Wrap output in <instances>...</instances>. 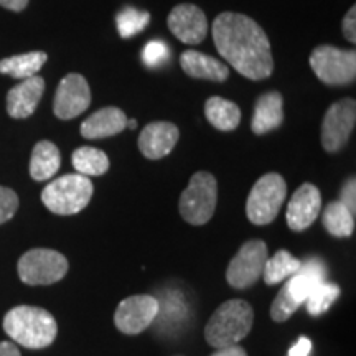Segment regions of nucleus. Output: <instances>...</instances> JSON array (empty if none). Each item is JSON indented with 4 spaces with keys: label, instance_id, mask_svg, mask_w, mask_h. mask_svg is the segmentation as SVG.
<instances>
[{
    "label": "nucleus",
    "instance_id": "obj_29",
    "mask_svg": "<svg viewBox=\"0 0 356 356\" xmlns=\"http://www.w3.org/2000/svg\"><path fill=\"white\" fill-rule=\"evenodd\" d=\"M168 58H170V50H168L167 43L162 42V40H152L142 50V61L149 68H159V66L165 65Z\"/></svg>",
    "mask_w": 356,
    "mask_h": 356
},
{
    "label": "nucleus",
    "instance_id": "obj_34",
    "mask_svg": "<svg viewBox=\"0 0 356 356\" xmlns=\"http://www.w3.org/2000/svg\"><path fill=\"white\" fill-rule=\"evenodd\" d=\"M211 356H248V353L246 350L241 348L239 345H233V346H226V348L216 350Z\"/></svg>",
    "mask_w": 356,
    "mask_h": 356
},
{
    "label": "nucleus",
    "instance_id": "obj_10",
    "mask_svg": "<svg viewBox=\"0 0 356 356\" xmlns=\"http://www.w3.org/2000/svg\"><path fill=\"white\" fill-rule=\"evenodd\" d=\"M356 122L355 99H340L328 108L322 122V145L328 154L340 152L348 142Z\"/></svg>",
    "mask_w": 356,
    "mask_h": 356
},
{
    "label": "nucleus",
    "instance_id": "obj_12",
    "mask_svg": "<svg viewBox=\"0 0 356 356\" xmlns=\"http://www.w3.org/2000/svg\"><path fill=\"white\" fill-rule=\"evenodd\" d=\"M91 104V91L86 78L78 73H70L58 84L55 101H53V113L56 118L70 121L78 118Z\"/></svg>",
    "mask_w": 356,
    "mask_h": 356
},
{
    "label": "nucleus",
    "instance_id": "obj_21",
    "mask_svg": "<svg viewBox=\"0 0 356 356\" xmlns=\"http://www.w3.org/2000/svg\"><path fill=\"white\" fill-rule=\"evenodd\" d=\"M204 115L213 127L222 132L234 131L241 124V109L238 104L220 96H213L204 102Z\"/></svg>",
    "mask_w": 356,
    "mask_h": 356
},
{
    "label": "nucleus",
    "instance_id": "obj_5",
    "mask_svg": "<svg viewBox=\"0 0 356 356\" xmlns=\"http://www.w3.org/2000/svg\"><path fill=\"white\" fill-rule=\"evenodd\" d=\"M218 181L210 172H197L190 178L178 203L181 218L193 226L207 225L215 215Z\"/></svg>",
    "mask_w": 356,
    "mask_h": 356
},
{
    "label": "nucleus",
    "instance_id": "obj_2",
    "mask_svg": "<svg viewBox=\"0 0 356 356\" xmlns=\"http://www.w3.org/2000/svg\"><path fill=\"white\" fill-rule=\"evenodd\" d=\"M3 330L15 343L40 350L50 346L58 335L56 320L48 310L32 305H19L7 312Z\"/></svg>",
    "mask_w": 356,
    "mask_h": 356
},
{
    "label": "nucleus",
    "instance_id": "obj_6",
    "mask_svg": "<svg viewBox=\"0 0 356 356\" xmlns=\"http://www.w3.org/2000/svg\"><path fill=\"white\" fill-rule=\"evenodd\" d=\"M287 197L286 180L279 173H266L252 186L248 197L246 215L252 225L264 226L277 218Z\"/></svg>",
    "mask_w": 356,
    "mask_h": 356
},
{
    "label": "nucleus",
    "instance_id": "obj_27",
    "mask_svg": "<svg viewBox=\"0 0 356 356\" xmlns=\"http://www.w3.org/2000/svg\"><path fill=\"white\" fill-rule=\"evenodd\" d=\"M150 15L145 10H137L134 7H126L115 17V24H118V32L122 38H132L137 33L149 25Z\"/></svg>",
    "mask_w": 356,
    "mask_h": 356
},
{
    "label": "nucleus",
    "instance_id": "obj_17",
    "mask_svg": "<svg viewBox=\"0 0 356 356\" xmlns=\"http://www.w3.org/2000/svg\"><path fill=\"white\" fill-rule=\"evenodd\" d=\"M127 127V115L124 114L122 109L114 108H102L91 114L86 121L81 124V136L84 139L96 140L106 139L121 134Z\"/></svg>",
    "mask_w": 356,
    "mask_h": 356
},
{
    "label": "nucleus",
    "instance_id": "obj_22",
    "mask_svg": "<svg viewBox=\"0 0 356 356\" xmlns=\"http://www.w3.org/2000/svg\"><path fill=\"white\" fill-rule=\"evenodd\" d=\"M48 56L44 51H29L0 61V73L15 79L32 78L43 68Z\"/></svg>",
    "mask_w": 356,
    "mask_h": 356
},
{
    "label": "nucleus",
    "instance_id": "obj_19",
    "mask_svg": "<svg viewBox=\"0 0 356 356\" xmlns=\"http://www.w3.org/2000/svg\"><path fill=\"white\" fill-rule=\"evenodd\" d=\"M284 122V99L277 91H269L259 96L256 101L254 114H252L251 129L256 136L275 131Z\"/></svg>",
    "mask_w": 356,
    "mask_h": 356
},
{
    "label": "nucleus",
    "instance_id": "obj_1",
    "mask_svg": "<svg viewBox=\"0 0 356 356\" xmlns=\"http://www.w3.org/2000/svg\"><path fill=\"white\" fill-rule=\"evenodd\" d=\"M213 42L218 53L241 76L261 81L273 74L270 42L251 17L236 12L220 13L213 22Z\"/></svg>",
    "mask_w": 356,
    "mask_h": 356
},
{
    "label": "nucleus",
    "instance_id": "obj_3",
    "mask_svg": "<svg viewBox=\"0 0 356 356\" xmlns=\"http://www.w3.org/2000/svg\"><path fill=\"white\" fill-rule=\"evenodd\" d=\"M254 323V310L246 300H226L213 312L204 327L208 345L220 350L244 340Z\"/></svg>",
    "mask_w": 356,
    "mask_h": 356
},
{
    "label": "nucleus",
    "instance_id": "obj_36",
    "mask_svg": "<svg viewBox=\"0 0 356 356\" xmlns=\"http://www.w3.org/2000/svg\"><path fill=\"white\" fill-rule=\"evenodd\" d=\"M0 356H22L20 350L10 341H0Z\"/></svg>",
    "mask_w": 356,
    "mask_h": 356
},
{
    "label": "nucleus",
    "instance_id": "obj_28",
    "mask_svg": "<svg viewBox=\"0 0 356 356\" xmlns=\"http://www.w3.org/2000/svg\"><path fill=\"white\" fill-rule=\"evenodd\" d=\"M299 307V302L293 300L291 293L287 292V289L282 287L277 296H275L273 305H270V318L279 323L286 322V320H289L293 314H296Z\"/></svg>",
    "mask_w": 356,
    "mask_h": 356
},
{
    "label": "nucleus",
    "instance_id": "obj_24",
    "mask_svg": "<svg viewBox=\"0 0 356 356\" xmlns=\"http://www.w3.org/2000/svg\"><path fill=\"white\" fill-rule=\"evenodd\" d=\"M74 170L84 177H101L109 170V159L95 147H79L71 155Z\"/></svg>",
    "mask_w": 356,
    "mask_h": 356
},
{
    "label": "nucleus",
    "instance_id": "obj_33",
    "mask_svg": "<svg viewBox=\"0 0 356 356\" xmlns=\"http://www.w3.org/2000/svg\"><path fill=\"white\" fill-rule=\"evenodd\" d=\"M312 351V341L307 337H300L297 343L289 350L287 356H309Z\"/></svg>",
    "mask_w": 356,
    "mask_h": 356
},
{
    "label": "nucleus",
    "instance_id": "obj_11",
    "mask_svg": "<svg viewBox=\"0 0 356 356\" xmlns=\"http://www.w3.org/2000/svg\"><path fill=\"white\" fill-rule=\"evenodd\" d=\"M160 312V302L154 296H132L118 305L114 323L126 335H139L152 325Z\"/></svg>",
    "mask_w": 356,
    "mask_h": 356
},
{
    "label": "nucleus",
    "instance_id": "obj_13",
    "mask_svg": "<svg viewBox=\"0 0 356 356\" xmlns=\"http://www.w3.org/2000/svg\"><path fill=\"white\" fill-rule=\"evenodd\" d=\"M168 29L181 43L198 44L207 38L208 20L202 8L193 3H180L168 15Z\"/></svg>",
    "mask_w": 356,
    "mask_h": 356
},
{
    "label": "nucleus",
    "instance_id": "obj_25",
    "mask_svg": "<svg viewBox=\"0 0 356 356\" xmlns=\"http://www.w3.org/2000/svg\"><path fill=\"white\" fill-rule=\"evenodd\" d=\"M300 264L302 262L296 259L291 252L286 251V249H280L270 259H267L262 279H264L267 286H275V284L284 282V280L296 274Z\"/></svg>",
    "mask_w": 356,
    "mask_h": 356
},
{
    "label": "nucleus",
    "instance_id": "obj_15",
    "mask_svg": "<svg viewBox=\"0 0 356 356\" xmlns=\"http://www.w3.org/2000/svg\"><path fill=\"white\" fill-rule=\"evenodd\" d=\"M178 139H180V131L175 124L157 121L147 124L142 129L137 144L145 159L159 160L167 157L175 149Z\"/></svg>",
    "mask_w": 356,
    "mask_h": 356
},
{
    "label": "nucleus",
    "instance_id": "obj_23",
    "mask_svg": "<svg viewBox=\"0 0 356 356\" xmlns=\"http://www.w3.org/2000/svg\"><path fill=\"white\" fill-rule=\"evenodd\" d=\"M322 221L325 229L335 238H350L355 231V215L340 200L325 207Z\"/></svg>",
    "mask_w": 356,
    "mask_h": 356
},
{
    "label": "nucleus",
    "instance_id": "obj_4",
    "mask_svg": "<svg viewBox=\"0 0 356 356\" xmlns=\"http://www.w3.org/2000/svg\"><path fill=\"white\" fill-rule=\"evenodd\" d=\"M92 193L95 186L89 177H84L81 173H70L44 186L42 202L55 215L70 216L83 211L91 202Z\"/></svg>",
    "mask_w": 356,
    "mask_h": 356
},
{
    "label": "nucleus",
    "instance_id": "obj_9",
    "mask_svg": "<svg viewBox=\"0 0 356 356\" xmlns=\"http://www.w3.org/2000/svg\"><path fill=\"white\" fill-rule=\"evenodd\" d=\"M269 259V249L261 239H251L239 248L238 254L229 261L226 280L234 289L252 287L262 277Z\"/></svg>",
    "mask_w": 356,
    "mask_h": 356
},
{
    "label": "nucleus",
    "instance_id": "obj_8",
    "mask_svg": "<svg viewBox=\"0 0 356 356\" xmlns=\"http://www.w3.org/2000/svg\"><path fill=\"white\" fill-rule=\"evenodd\" d=\"M68 259L55 249L37 248L26 251L19 259V275L29 286H50L68 273Z\"/></svg>",
    "mask_w": 356,
    "mask_h": 356
},
{
    "label": "nucleus",
    "instance_id": "obj_16",
    "mask_svg": "<svg viewBox=\"0 0 356 356\" xmlns=\"http://www.w3.org/2000/svg\"><path fill=\"white\" fill-rule=\"evenodd\" d=\"M44 91V81L35 74L32 78L22 79L7 95V113L13 119L30 118L38 108Z\"/></svg>",
    "mask_w": 356,
    "mask_h": 356
},
{
    "label": "nucleus",
    "instance_id": "obj_7",
    "mask_svg": "<svg viewBox=\"0 0 356 356\" xmlns=\"http://www.w3.org/2000/svg\"><path fill=\"white\" fill-rule=\"evenodd\" d=\"M309 63L312 71L327 86H345V84L355 83V50H340L330 44H322L312 51Z\"/></svg>",
    "mask_w": 356,
    "mask_h": 356
},
{
    "label": "nucleus",
    "instance_id": "obj_35",
    "mask_svg": "<svg viewBox=\"0 0 356 356\" xmlns=\"http://www.w3.org/2000/svg\"><path fill=\"white\" fill-rule=\"evenodd\" d=\"M0 6L12 12H22L29 6V0H0Z\"/></svg>",
    "mask_w": 356,
    "mask_h": 356
},
{
    "label": "nucleus",
    "instance_id": "obj_37",
    "mask_svg": "<svg viewBox=\"0 0 356 356\" xmlns=\"http://www.w3.org/2000/svg\"><path fill=\"white\" fill-rule=\"evenodd\" d=\"M127 127L136 129L137 127V121H134V119H131V121H129V119H127Z\"/></svg>",
    "mask_w": 356,
    "mask_h": 356
},
{
    "label": "nucleus",
    "instance_id": "obj_26",
    "mask_svg": "<svg viewBox=\"0 0 356 356\" xmlns=\"http://www.w3.org/2000/svg\"><path fill=\"white\" fill-rule=\"evenodd\" d=\"M340 297V287L337 284L330 282H320L314 291L310 292V296L307 297L304 302L307 307V312L314 317H318L330 309L333 302Z\"/></svg>",
    "mask_w": 356,
    "mask_h": 356
},
{
    "label": "nucleus",
    "instance_id": "obj_18",
    "mask_svg": "<svg viewBox=\"0 0 356 356\" xmlns=\"http://www.w3.org/2000/svg\"><path fill=\"white\" fill-rule=\"evenodd\" d=\"M180 66L186 74L197 79L222 83L229 76L228 65L202 51L186 50L180 56Z\"/></svg>",
    "mask_w": 356,
    "mask_h": 356
},
{
    "label": "nucleus",
    "instance_id": "obj_14",
    "mask_svg": "<svg viewBox=\"0 0 356 356\" xmlns=\"http://www.w3.org/2000/svg\"><path fill=\"white\" fill-rule=\"evenodd\" d=\"M322 211V195L312 184H304L296 190L287 204V225L292 231H305L314 225Z\"/></svg>",
    "mask_w": 356,
    "mask_h": 356
},
{
    "label": "nucleus",
    "instance_id": "obj_20",
    "mask_svg": "<svg viewBox=\"0 0 356 356\" xmlns=\"http://www.w3.org/2000/svg\"><path fill=\"white\" fill-rule=\"evenodd\" d=\"M61 154L60 149L50 140H40L33 147L30 159V177L37 181L50 180L60 170Z\"/></svg>",
    "mask_w": 356,
    "mask_h": 356
},
{
    "label": "nucleus",
    "instance_id": "obj_30",
    "mask_svg": "<svg viewBox=\"0 0 356 356\" xmlns=\"http://www.w3.org/2000/svg\"><path fill=\"white\" fill-rule=\"evenodd\" d=\"M17 210H19V197L15 191L0 186V225L12 220Z\"/></svg>",
    "mask_w": 356,
    "mask_h": 356
},
{
    "label": "nucleus",
    "instance_id": "obj_32",
    "mask_svg": "<svg viewBox=\"0 0 356 356\" xmlns=\"http://www.w3.org/2000/svg\"><path fill=\"white\" fill-rule=\"evenodd\" d=\"M356 7L353 6L346 12L343 19V35L350 43H356Z\"/></svg>",
    "mask_w": 356,
    "mask_h": 356
},
{
    "label": "nucleus",
    "instance_id": "obj_31",
    "mask_svg": "<svg viewBox=\"0 0 356 356\" xmlns=\"http://www.w3.org/2000/svg\"><path fill=\"white\" fill-rule=\"evenodd\" d=\"M340 202L343 203L345 207L355 215L356 213V181H355V178H350V180L345 181L343 188H341Z\"/></svg>",
    "mask_w": 356,
    "mask_h": 356
}]
</instances>
